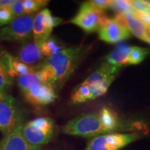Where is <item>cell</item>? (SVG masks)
Returning <instances> with one entry per match:
<instances>
[{
  "label": "cell",
  "mask_w": 150,
  "mask_h": 150,
  "mask_svg": "<svg viewBox=\"0 0 150 150\" xmlns=\"http://www.w3.org/2000/svg\"><path fill=\"white\" fill-rule=\"evenodd\" d=\"M114 19L116 21L125 26L129 32L140 40L147 42L148 29L149 27L142 23L132 13H118Z\"/></svg>",
  "instance_id": "cell-13"
},
{
  "label": "cell",
  "mask_w": 150,
  "mask_h": 150,
  "mask_svg": "<svg viewBox=\"0 0 150 150\" xmlns=\"http://www.w3.org/2000/svg\"><path fill=\"white\" fill-rule=\"evenodd\" d=\"M14 17L8 7L0 8V27L7 25L14 20Z\"/></svg>",
  "instance_id": "cell-24"
},
{
  "label": "cell",
  "mask_w": 150,
  "mask_h": 150,
  "mask_svg": "<svg viewBox=\"0 0 150 150\" xmlns=\"http://www.w3.org/2000/svg\"><path fill=\"white\" fill-rule=\"evenodd\" d=\"M110 8L115 11L118 13H133L134 8L131 4V1H123V0H116L112 1Z\"/></svg>",
  "instance_id": "cell-22"
},
{
  "label": "cell",
  "mask_w": 150,
  "mask_h": 150,
  "mask_svg": "<svg viewBox=\"0 0 150 150\" xmlns=\"http://www.w3.org/2000/svg\"><path fill=\"white\" fill-rule=\"evenodd\" d=\"M100 40L108 43H116L127 40L131 33L125 26L115 19H107L98 31Z\"/></svg>",
  "instance_id": "cell-10"
},
{
  "label": "cell",
  "mask_w": 150,
  "mask_h": 150,
  "mask_svg": "<svg viewBox=\"0 0 150 150\" xmlns=\"http://www.w3.org/2000/svg\"><path fill=\"white\" fill-rule=\"evenodd\" d=\"M35 15H25L15 18L5 27L0 28V41L27 40L32 35Z\"/></svg>",
  "instance_id": "cell-7"
},
{
  "label": "cell",
  "mask_w": 150,
  "mask_h": 150,
  "mask_svg": "<svg viewBox=\"0 0 150 150\" xmlns=\"http://www.w3.org/2000/svg\"><path fill=\"white\" fill-rule=\"evenodd\" d=\"M8 93H2V92H0V101L2 100L7 96Z\"/></svg>",
  "instance_id": "cell-28"
},
{
  "label": "cell",
  "mask_w": 150,
  "mask_h": 150,
  "mask_svg": "<svg viewBox=\"0 0 150 150\" xmlns=\"http://www.w3.org/2000/svg\"><path fill=\"white\" fill-rule=\"evenodd\" d=\"M131 47L127 45L124 43L120 44L113 51L106 56V63L118 67L127 65Z\"/></svg>",
  "instance_id": "cell-16"
},
{
  "label": "cell",
  "mask_w": 150,
  "mask_h": 150,
  "mask_svg": "<svg viewBox=\"0 0 150 150\" xmlns=\"http://www.w3.org/2000/svg\"><path fill=\"white\" fill-rule=\"evenodd\" d=\"M63 19L52 16L48 8H44L35 15L33 19L32 35L34 42L40 46L50 37L53 29L60 24Z\"/></svg>",
  "instance_id": "cell-9"
},
{
  "label": "cell",
  "mask_w": 150,
  "mask_h": 150,
  "mask_svg": "<svg viewBox=\"0 0 150 150\" xmlns=\"http://www.w3.org/2000/svg\"><path fill=\"white\" fill-rule=\"evenodd\" d=\"M120 67L105 63L81 83L88 91L90 100L104 95L115 80Z\"/></svg>",
  "instance_id": "cell-3"
},
{
  "label": "cell",
  "mask_w": 150,
  "mask_h": 150,
  "mask_svg": "<svg viewBox=\"0 0 150 150\" xmlns=\"http://www.w3.org/2000/svg\"><path fill=\"white\" fill-rule=\"evenodd\" d=\"M22 94L28 102L37 106H45L51 104L57 97L55 90L45 83L33 86Z\"/></svg>",
  "instance_id": "cell-11"
},
{
  "label": "cell",
  "mask_w": 150,
  "mask_h": 150,
  "mask_svg": "<svg viewBox=\"0 0 150 150\" xmlns=\"http://www.w3.org/2000/svg\"><path fill=\"white\" fill-rule=\"evenodd\" d=\"M9 8L11 9L14 18L26 15L23 6V3H22V1H20V0H15L14 3L9 6Z\"/></svg>",
  "instance_id": "cell-25"
},
{
  "label": "cell",
  "mask_w": 150,
  "mask_h": 150,
  "mask_svg": "<svg viewBox=\"0 0 150 150\" xmlns=\"http://www.w3.org/2000/svg\"><path fill=\"white\" fill-rule=\"evenodd\" d=\"M17 83L22 93H24L32 86L42 83L43 82L40 80L36 71H34L23 76H19L17 79Z\"/></svg>",
  "instance_id": "cell-18"
},
{
  "label": "cell",
  "mask_w": 150,
  "mask_h": 150,
  "mask_svg": "<svg viewBox=\"0 0 150 150\" xmlns=\"http://www.w3.org/2000/svg\"><path fill=\"white\" fill-rule=\"evenodd\" d=\"M0 61L5 65L11 77L23 76L29 73L34 72V69L24 63H22L18 59L8 53L0 54Z\"/></svg>",
  "instance_id": "cell-14"
},
{
  "label": "cell",
  "mask_w": 150,
  "mask_h": 150,
  "mask_svg": "<svg viewBox=\"0 0 150 150\" xmlns=\"http://www.w3.org/2000/svg\"><path fill=\"white\" fill-rule=\"evenodd\" d=\"M99 114L108 133L112 132L120 128V125L117 113L112 109L108 108H103L99 110Z\"/></svg>",
  "instance_id": "cell-17"
},
{
  "label": "cell",
  "mask_w": 150,
  "mask_h": 150,
  "mask_svg": "<svg viewBox=\"0 0 150 150\" xmlns=\"http://www.w3.org/2000/svg\"><path fill=\"white\" fill-rule=\"evenodd\" d=\"M13 84V78L9 75L4 63L0 61V92L6 93Z\"/></svg>",
  "instance_id": "cell-23"
},
{
  "label": "cell",
  "mask_w": 150,
  "mask_h": 150,
  "mask_svg": "<svg viewBox=\"0 0 150 150\" xmlns=\"http://www.w3.org/2000/svg\"><path fill=\"white\" fill-rule=\"evenodd\" d=\"M88 50L85 45L66 48L46 58L36 70L40 80L59 91L78 68Z\"/></svg>",
  "instance_id": "cell-1"
},
{
  "label": "cell",
  "mask_w": 150,
  "mask_h": 150,
  "mask_svg": "<svg viewBox=\"0 0 150 150\" xmlns=\"http://www.w3.org/2000/svg\"><path fill=\"white\" fill-rule=\"evenodd\" d=\"M43 55L40 45L35 42L24 45L20 50L18 59L24 64L29 65L36 64L42 60Z\"/></svg>",
  "instance_id": "cell-15"
},
{
  "label": "cell",
  "mask_w": 150,
  "mask_h": 150,
  "mask_svg": "<svg viewBox=\"0 0 150 150\" xmlns=\"http://www.w3.org/2000/svg\"><path fill=\"white\" fill-rule=\"evenodd\" d=\"M22 126L4 136L0 140V150H43L40 146L31 145L24 139L22 134Z\"/></svg>",
  "instance_id": "cell-12"
},
{
  "label": "cell",
  "mask_w": 150,
  "mask_h": 150,
  "mask_svg": "<svg viewBox=\"0 0 150 150\" xmlns=\"http://www.w3.org/2000/svg\"><path fill=\"white\" fill-rule=\"evenodd\" d=\"M62 131L67 135L93 138L108 134L99 112L77 116L65 125Z\"/></svg>",
  "instance_id": "cell-2"
},
{
  "label": "cell",
  "mask_w": 150,
  "mask_h": 150,
  "mask_svg": "<svg viewBox=\"0 0 150 150\" xmlns=\"http://www.w3.org/2000/svg\"><path fill=\"white\" fill-rule=\"evenodd\" d=\"M24 119L25 114L14 97L8 94L0 101V131L4 136L22 126Z\"/></svg>",
  "instance_id": "cell-5"
},
{
  "label": "cell",
  "mask_w": 150,
  "mask_h": 150,
  "mask_svg": "<svg viewBox=\"0 0 150 150\" xmlns=\"http://www.w3.org/2000/svg\"><path fill=\"white\" fill-rule=\"evenodd\" d=\"M150 54V50L140 47H131L127 65L139 64Z\"/></svg>",
  "instance_id": "cell-20"
},
{
  "label": "cell",
  "mask_w": 150,
  "mask_h": 150,
  "mask_svg": "<svg viewBox=\"0 0 150 150\" xmlns=\"http://www.w3.org/2000/svg\"><path fill=\"white\" fill-rule=\"evenodd\" d=\"M15 0H0V8L8 7L14 3Z\"/></svg>",
  "instance_id": "cell-27"
},
{
  "label": "cell",
  "mask_w": 150,
  "mask_h": 150,
  "mask_svg": "<svg viewBox=\"0 0 150 150\" xmlns=\"http://www.w3.org/2000/svg\"><path fill=\"white\" fill-rule=\"evenodd\" d=\"M107 19L104 11L95 8L89 1H86L80 6L77 13L70 22L86 32L93 33L98 31Z\"/></svg>",
  "instance_id": "cell-6"
},
{
  "label": "cell",
  "mask_w": 150,
  "mask_h": 150,
  "mask_svg": "<svg viewBox=\"0 0 150 150\" xmlns=\"http://www.w3.org/2000/svg\"><path fill=\"white\" fill-rule=\"evenodd\" d=\"M23 6L26 15L34 14V13L45 8L49 3L46 0H23Z\"/></svg>",
  "instance_id": "cell-21"
},
{
  "label": "cell",
  "mask_w": 150,
  "mask_h": 150,
  "mask_svg": "<svg viewBox=\"0 0 150 150\" xmlns=\"http://www.w3.org/2000/svg\"><path fill=\"white\" fill-rule=\"evenodd\" d=\"M136 134H108L95 137L86 150H120L139 138Z\"/></svg>",
  "instance_id": "cell-8"
},
{
  "label": "cell",
  "mask_w": 150,
  "mask_h": 150,
  "mask_svg": "<svg viewBox=\"0 0 150 150\" xmlns=\"http://www.w3.org/2000/svg\"><path fill=\"white\" fill-rule=\"evenodd\" d=\"M40 50L42 52L43 56H46L47 58L53 56L58 52L63 50V45L58 42L54 38L50 37L44 42L40 45Z\"/></svg>",
  "instance_id": "cell-19"
},
{
  "label": "cell",
  "mask_w": 150,
  "mask_h": 150,
  "mask_svg": "<svg viewBox=\"0 0 150 150\" xmlns=\"http://www.w3.org/2000/svg\"><path fill=\"white\" fill-rule=\"evenodd\" d=\"M111 1V0H93L89 2L95 8L104 11L106 9L110 8Z\"/></svg>",
  "instance_id": "cell-26"
},
{
  "label": "cell",
  "mask_w": 150,
  "mask_h": 150,
  "mask_svg": "<svg viewBox=\"0 0 150 150\" xmlns=\"http://www.w3.org/2000/svg\"><path fill=\"white\" fill-rule=\"evenodd\" d=\"M55 124L50 117H38L22 125V134L31 145L40 146L48 143L54 134Z\"/></svg>",
  "instance_id": "cell-4"
}]
</instances>
